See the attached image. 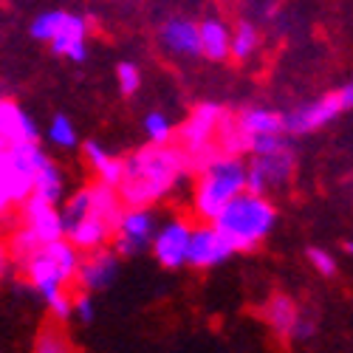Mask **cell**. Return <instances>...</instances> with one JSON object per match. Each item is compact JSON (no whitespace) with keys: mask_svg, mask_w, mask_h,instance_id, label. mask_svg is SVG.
Here are the masks:
<instances>
[{"mask_svg":"<svg viewBox=\"0 0 353 353\" xmlns=\"http://www.w3.org/2000/svg\"><path fill=\"white\" fill-rule=\"evenodd\" d=\"M190 175V153L184 147L147 144L125 156L122 181L116 187L125 203H159L172 195L175 184Z\"/></svg>","mask_w":353,"mask_h":353,"instance_id":"1","label":"cell"},{"mask_svg":"<svg viewBox=\"0 0 353 353\" xmlns=\"http://www.w3.org/2000/svg\"><path fill=\"white\" fill-rule=\"evenodd\" d=\"M246 190V159L241 153L221 150L201 161L192 184V210L201 221H212L223 203Z\"/></svg>","mask_w":353,"mask_h":353,"instance_id":"2","label":"cell"},{"mask_svg":"<svg viewBox=\"0 0 353 353\" xmlns=\"http://www.w3.org/2000/svg\"><path fill=\"white\" fill-rule=\"evenodd\" d=\"M212 223L226 234V241L234 246V252H252L277 226V210L269 201V195L243 190L229 203H223V210L212 218Z\"/></svg>","mask_w":353,"mask_h":353,"instance_id":"3","label":"cell"},{"mask_svg":"<svg viewBox=\"0 0 353 353\" xmlns=\"http://www.w3.org/2000/svg\"><path fill=\"white\" fill-rule=\"evenodd\" d=\"M159 221L161 218L153 210V203H128V210H119L113 221V249L122 257H139L150 252Z\"/></svg>","mask_w":353,"mask_h":353,"instance_id":"4","label":"cell"},{"mask_svg":"<svg viewBox=\"0 0 353 353\" xmlns=\"http://www.w3.org/2000/svg\"><path fill=\"white\" fill-rule=\"evenodd\" d=\"M26 277L32 283L34 294L48 305V311L57 319H71V297H68V280L63 272L54 266V260L37 246L34 252L26 254Z\"/></svg>","mask_w":353,"mask_h":353,"instance_id":"5","label":"cell"},{"mask_svg":"<svg viewBox=\"0 0 353 353\" xmlns=\"http://www.w3.org/2000/svg\"><path fill=\"white\" fill-rule=\"evenodd\" d=\"M48 161V153L43 150L40 141H12L9 150L0 164V175H3V187L9 192V198H23L32 192L34 175L40 172V167Z\"/></svg>","mask_w":353,"mask_h":353,"instance_id":"6","label":"cell"},{"mask_svg":"<svg viewBox=\"0 0 353 353\" xmlns=\"http://www.w3.org/2000/svg\"><path fill=\"white\" fill-rule=\"evenodd\" d=\"M294 170H297L294 144L283 147V150H274V153L249 156L246 159V190L269 195V192H274L291 181Z\"/></svg>","mask_w":353,"mask_h":353,"instance_id":"7","label":"cell"},{"mask_svg":"<svg viewBox=\"0 0 353 353\" xmlns=\"http://www.w3.org/2000/svg\"><path fill=\"white\" fill-rule=\"evenodd\" d=\"M190 234H192V223L187 215H170L159 221L150 243V252L159 260V266H164L167 272H179L187 266Z\"/></svg>","mask_w":353,"mask_h":353,"instance_id":"8","label":"cell"},{"mask_svg":"<svg viewBox=\"0 0 353 353\" xmlns=\"http://www.w3.org/2000/svg\"><path fill=\"white\" fill-rule=\"evenodd\" d=\"M63 234H65V229H63L60 207H54V203H46V201L32 195L26 201V229L17 238L14 249L26 257L37 246H43V243H48L54 238H63Z\"/></svg>","mask_w":353,"mask_h":353,"instance_id":"9","label":"cell"},{"mask_svg":"<svg viewBox=\"0 0 353 353\" xmlns=\"http://www.w3.org/2000/svg\"><path fill=\"white\" fill-rule=\"evenodd\" d=\"M122 272V254L116 252L113 246H97V249H88L79 257V266L74 274V283L82 291H105L116 283Z\"/></svg>","mask_w":353,"mask_h":353,"instance_id":"10","label":"cell"},{"mask_svg":"<svg viewBox=\"0 0 353 353\" xmlns=\"http://www.w3.org/2000/svg\"><path fill=\"white\" fill-rule=\"evenodd\" d=\"M232 254H234V246L226 241V234H223L212 221L192 223L187 266H192V269H198V272L215 269V266H221V263H226Z\"/></svg>","mask_w":353,"mask_h":353,"instance_id":"11","label":"cell"},{"mask_svg":"<svg viewBox=\"0 0 353 353\" xmlns=\"http://www.w3.org/2000/svg\"><path fill=\"white\" fill-rule=\"evenodd\" d=\"M283 113H285V133L288 136H308L319 128L331 125L342 113V105H339L336 94H328V97H319L311 102H300Z\"/></svg>","mask_w":353,"mask_h":353,"instance_id":"12","label":"cell"},{"mask_svg":"<svg viewBox=\"0 0 353 353\" xmlns=\"http://www.w3.org/2000/svg\"><path fill=\"white\" fill-rule=\"evenodd\" d=\"M48 48L57 57H65V60L82 65L88 60V54H91V48H88V20L82 14L65 12V17H63L60 28H57V34L51 37Z\"/></svg>","mask_w":353,"mask_h":353,"instance_id":"13","label":"cell"},{"mask_svg":"<svg viewBox=\"0 0 353 353\" xmlns=\"http://www.w3.org/2000/svg\"><path fill=\"white\" fill-rule=\"evenodd\" d=\"M260 133H285V113L269 105H249L234 119V133L226 139V150L243 139V136H260Z\"/></svg>","mask_w":353,"mask_h":353,"instance_id":"14","label":"cell"},{"mask_svg":"<svg viewBox=\"0 0 353 353\" xmlns=\"http://www.w3.org/2000/svg\"><path fill=\"white\" fill-rule=\"evenodd\" d=\"M159 46L172 57H198L201 54L198 20H192V17H170L159 28Z\"/></svg>","mask_w":353,"mask_h":353,"instance_id":"15","label":"cell"},{"mask_svg":"<svg viewBox=\"0 0 353 353\" xmlns=\"http://www.w3.org/2000/svg\"><path fill=\"white\" fill-rule=\"evenodd\" d=\"M221 119H223V110H221L218 105H210V102H207V105L195 108V113L190 116V122H187L184 130H181L190 156H198V153H207V150H210L212 136H215Z\"/></svg>","mask_w":353,"mask_h":353,"instance_id":"16","label":"cell"},{"mask_svg":"<svg viewBox=\"0 0 353 353\" xmlns=\"http://www.w3.org/2000/svg\"><path fill=\"white\" fill-rule=\"evenodd\" d=\"M40 136H43L40 125L26 108H20L12 99L0 102V139L12 144V141H40Z\"/></svg>","mask_w":353,"mask_h":353,"instance_id":"17","label":"cell"},{"mask_svg":"<svg viewBox=\"0 0 353 353\" xmlns=\"http://www.w3.org/2000/svg\"><path fill=\"white\" fill-rule=\"evenodd\" d=\"M82 156H85L88 167L97 172L99 184L113 187V190L119 187V181H122V164H125L122 156H116L113 150H108V147L102 141H97V139L82 144Z\"/></svg>","mask_w":353,"mask_h":353,"instance_id":"18","label":"cell"},{"mask_svg":"<svg viewBox=\"0 0 353 353\" xmlns=\"http://www.w3.org/2000/svg\"><path fill=\"white\" fill-rule=\"evenodd\" d=\"M198 37H201V54L207 60H229V43H232V26L218 17V14H210L198 23Z\"/></svg>","mask_w":353,"mask_h":353,"instance_id":"19","label":"cell"},{"mask_svg":"<svg viewBox=\"0 0 353 353\" xmlns=\"http://www.w3.org/2000/svg\"><path fill=\"white\" fill-rule=\"evenodd\" d=\"M32 195L46 201V203H54V207H60L63 198L68 195L65 192V172L60 164H54L51 159L40 167V172L34 175V184H32Z\"/></svg>","mask_w":353,"mask_h":353,"instance_id":"20","label":"cell"},{"mask_svg":"<svg viewBox=\"0 0 353 353\" xmlns=\"http://www.w3.org/2000/svg\"><path fill=\"white\" fill-rule=\"evenodd\" d=\"M97 207V187H82L74 195H65L60 203V218H63V229H74L79 221H85Z\"/></svg>","mask_w":353,"mask_h":353,"instance_id":"21","label":"cell"},{"mask_svg":"<svg viewBox=\"0 0 353 353\" xmlns=\"http://www.w3.org/2000/svg\"><path fill=\"white\" fill-rule=\"evenodd\" d=\"M260 51V28L252 20H238L232 28V43H229V57L238 63H249Z\"/></svg>","mask_w":353,"mask_h":353,"instance_id":"22","label":"cell"},{"mask_svg":"<svg viewBox=\"0 0 353 353\" xmlns=\"http://www.w3.org/2000/svg\"><path fill=\"white\" fill-rule=\"evenodd\" d=\"M297 316H300V305L291 297H285V294H277V297L266 305V322L283 339L291 336V328H294V322H297Z\"/></svg>","mask_w":353,"mask_h":353,"instance_id":"23","label":"cell"},{"mask_svg":"<svg viewBox=\"0 0 353 353\" xmlns=\"http://www.w3.org/2000/svg\"><path fill=\"white\" fill-rule=\"evenodd\" d=\"M51 260H54V266L63 272V277L71 283L74 280V274H77V266H79V257H82V252L65 238H54V241H48V243H43L40 246Z\"/></svg>","mask_w":353,"mask_h":353,"instance_id":"24","label":"cell"},{"mask_svg":"<svg viewBox=\"0 0 353 353\" xmlns=\"http://www.w3.org/2000/svg\"><path fill=\"white\" fill-rule=\"evenodd\" d=\"M43 136H46L48 144L60 147V150H77V147L82 144L79 130H77V125H74V119L68 113H54L48 128L43 130Z\"/></svg>","mask_w":353,"mask_h":353,"instance_id":"25","label":"cell"},{"mask_svg":"<svg viewBox=\"0 0 353 353\" xmlns=\"http://www.w3.org/2000/svg\"><path fill=\"white\" fill-rule=\"evenodd\" d=\"M141 133L150 144H170L175 139V125L164 110H147L141 116Z\"/></svg>","mask_w":353,"mask_h":353,"instance_id":"26","label":"cell"},{"mask_svg":"<svg viewBox=\"0 0 353 353\" xmlns=\"http://www.w3.org/2000/svg\"><path fill=\"white\" fill-rule=\"evenodd\" d=\"M63 17H65V12H63V9L43 12V14H37V17L32 20V26H28V34H32V40L46 43V46H48V43H51V37L57 34V28H60Z\"/></svg>","mask_w":353,"mask_h":353,"instance_id":"27","label":"cell"},{"mask_svg":"<svg viewBox=\"0 0 353 353\" xmlns=\"http://www.w3.org/2000/svg\"><path fill=\"white\" fill-rule=\"evenodd\" d=\"M116 88L122 97H136L141 88V68L133 60H122L116 65Z\"/></svg>","mask_w":353,"mask_h":353,"instance_id":"28","label":"cell"},{"mask_svg":"<svg viewBox=\"0 0 353 353\" xmlns=\"http://www.w3.org/2000/svg\"><path fill=\"white\" fill-rule=\"evenodd\" d=\"M71 319H77L79 325H91V322L97 319V303L91 297V291L79 288V294L71 297Z\"/></svg>","mask_w":353,"mask_h":353,"instance_id":"29","label":"cell"},{"mask_svg":"<svg viewBox=\"0 0 353 353\" xmlns=\"http://www.w3.org/2000/svg\"><path fill=\"white\" fill-rule=\"evenodd\" d=\"M308 263L314 266V272L322 274V277H334V274H336V257H334L328 249L311 246V249H308Z\"/></svg>","mask_w":353,"mask_h":353,"instance_id":"30","label":"cell"},{"mask_svg":"<svg viewBox=\"0 0 353 353\" xmlns=\"http://www.w3.org/2000/svg\"><path fill=\"white\" fill-rule=\"evenodd\" d=\"M314 336H316V319L300 311V316H297V322H294L288 339H291V342H308V339H314Z\"/></svg>","mask_w":353,"mask_h":353,"instance_id":"31","label":"cell"},{"mask_svg":"<svg viewBox=\"0 0 353 353\" xmlns=\"http://www.w3.org/2000/svg\"><path fill=\"white\" fill-rule=\"evenodd\" d=\"M336 99L342 105V110H353V79H347L339 91H336Z\"/></svg>","mask_w":353,"mask_h":353,"instance_id":"32","label":"cell"},{"mask_svg":"<svg viewBox=\"0 0 353 353\" xmlns=\"http://www.w3.org/2000/svg\"><path fill=\"white\" fill-rule=\"evenodd\" d=\"M3 266H6V257H3V252H0V274H3Z\"/></svg>","mask_w":353,"mask_h":353,"instance_id":"33","label":"cell"},{"mask_svg":"<svg viewBox=\"0 0 353 353\" xmlns=\"http://www.w3.org/2000/svg\"><path fill=\"white\" fill-rule=\"evenodd\" d=\"M347 252H350V254H353V243H347Z\"/></svg>","mask_w":353,"mask_h":353,"instance_id":"34","label":"cell"},{"mask_svg":"<svg viewBox=\"0 0 353 353\" xmlns=\"http://www.w3.org/2000/svg\"><path fill=\"white\" fill-rule=\"evenodd\" d=\"M3 99H6V97H3V94H0V102H3Z\"/></svg>","mask_w":353,"mask_h":353,"instance_id":"35","label":"cell"}]
</instances>
